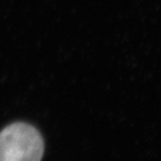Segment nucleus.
<instances>
[{"instance_id": "obj_1", "label": "nucleus", "mask_w": 161, "mask_h": 161, "mask_svg": "<svg viewBox=\"0 0 161 161\" xmlns=\"http://www.w3.org/2000/svg\"><path fill=\"white\" fill-rule=\"evenodd\" d=\"M43 153V139L29 124L14 123L0 132V161H40Z\"/></svg>"}]
</instances>
